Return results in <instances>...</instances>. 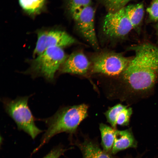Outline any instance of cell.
Wrapping results in <instances>:
<instances>
[{
    "instance_id": "cell-1",
    "label": "cell",
    "mask_w": 158,
    "mask_h": 158,
    "mask_svg": "<svg viewBox=\"0 0 158 158\" xmlns=\"http://www.w3.org/2000/svg\"><path fill=\"white\" fill-rule=\"evenodd\" d=\"M130 49L135 56L122 73L123 78L134 90H148L153 86L158 75V47L144 43Z\"/></svg>"
},
{
    "instance_id": "cell-2",
    "label": "cell",
    "mask_w": 158,
    "mask_h": 158,
    "mask_svg": "<svg viewBox=\"0 0 158 158\" xmlns=\"http://www.w3.org/2000/svg\"><path fill=\"white\" fill-rule=\"evenodd\" d=\"M87 110L88 107L85 104L64 107L48 118L39 119L45 123L47 129L40 145L33 153L36 152L58 134L62 132L75 133L80 123L87 116Z\"/></svg>"
},
{
    "instance_id": "cell-3",
    "label": "cell",
    "mask_w": 158,
    "mask_h": 158,
    "mask_svg": "<svg viewBox=\"0 0 158 158\" xmlns=\"http://www.w3.org/2000/svg\"><path fill=\"white\" fill-rule=\"evenodd\" d=\"M31 96L18 97L13 99L3 98L1 102L5 112L14 121L18 129L34 139L43 131L36 126L35 121L37 118L34 117L29 107L28 102Z\"/></svg>"
},
{
    "instance_id": "cell-4",
    "label": "cell",
    "mask_w": 158,
    "mask_h": 158,
    "mask_svg": "<svg viewBox=\"0 0 158 158\" xmlns=\"http://www.w3.org/2000/svg\"><path fill=\"white\" fill-rule=\"evenodd\" d=\"M67 57L61 47H48L31 61L30 67L25 73L30 75L33 78L42 77L54 83L56 71Z\"/></svg>"
},
{
    "instance_id": "cell-5",
    "label": "cell",
    "mask_w": 158,
    "mask_h": 158,
    "mask_svg": "<svg viewBox=\"0 0 158 158\" xmlns=\"http://www.w3.org/2000/svg\"><path fill=\"white\" fill-rule=\"evenodd\" d=\"M130 60L119 54L103 53L93 59L92 71L109 76L116 75L123 72Z\"/></svg>"
},
{
    "instance_id": "cell-6",
    "label": "cell",
    "mask_w": 158,
    "mask_h": 158,
    "mask_svg": "<svg viewBox=\"0 0 158 158\" xmlns=\"http://www.w3.org/2000/svg\"><path fill=\"white\" fill-rule=\"evenodd\" d=\"M133 28L124 8L114 11H110L106 15L104 20L103 32L110 38L117 39L124 37Z\"/></svg>"
},
{
    "instance_id": "cell-7",
    "label": "cell",
    "mask_w": 158,
    "mask_h": 158,
    "mask_svg": "<svg viewBox=\"0 0 158 158\" xmlns=\"http://www.w3.org/2000/svg\"><path fill=\"white\" fill-rule=\"evenodd\" d=\"M82 36L97 50L99 49L95 26V11L91 5L71 15Z\"/></svg>"
},
{
    "instance_id": "cell-8",
    "label": "cell",
    "mask_w": 158,
    "mask_h": 158,
    "mask_svg": "<svg viewBox=\"0 0 158 158\" xmlns=\"http://www.w3.org/2000/svg\"><path fill=\"white\" fill-rule=\"evenodd\" d=\"M90 65V62L83 52L76 51L67 57L60 68V71L61 73L83 75L86 73Z\"/></svg>"
},
{
    "instance_id": "cell-9",
    "label": "cell",
    "mask_w": 158,
    "mask_h": 158,
    "mask_svg": "<svg viewBox=\"0 0 158 158\" xmlns=\"http://www.w3.org/2000/svg\"><path fill=\"white\" fill-rule=\"evenodd\" d=\"M73 144L80 150L82 158H115L113 155L101 149L96 140L89 138L85 137L82 141L74 140Z\"/></svg>"
},
{
    "instance_id": "cell-10",
    "label": "cell",
    "mask_w": 158,
    "mask_h": 158,
    "mask_svg": "<svg viewBox=\"0 0 158 158\" xmlns=\"http://www.w3.org/2000/svg\"><path fill=\"white\" fill-rule=\"evenodd\" d=\"M132 113L131 108L118 104L110 108L105 114L108 122L115 129L117 125H127Z\"/></svg>"
},
{
    "instance_id": "cell-11",
    "label": "cell",
    "mask_w": 158,
    "mask_h": 158,
    "mask_svg": "<svg viewBox=\"0 0 158 158\" xmlns=\"http://www.w3.org/2000/svg\"><path fill=\"white\" fill-rule=\"evenodd\" d=\"M137 145V142L130 130H116L111 154L113 155L128 148H135Z\"/></svg>"
},
{
    "instance_id": "cell-12",
    "label": "cell",
    "mask_w": 158,
    "mask_h": 158,
    "mask_svg": "<svg viewBox=\"0 0 158 158\" xmlns=\"http://www.w3.org/2000/svg\"><path fill=\"white\" fill-rule=\"evenodd\" d=\"M76 42L74 38L65 31L59 30L47 31L46 38L47 49L51 47L61 48Z\"/></svg>"
},
{
    "instance_id": "cell-13",
    "label": "cell",
    "mask_w": 158,
    "mask_h": 158,
    "mask_svg": "<svg viewBox=\"0 0 158 158\" xmlns=\"http://www.w3.org/2000/svg\"><path fill=\"white\" fill-rule=\"evenodd\" d=\"M19 4L24 13L33 17L44 11L47 0H18Z\"/></svg>"
},
{
    "instance_id": "cell-14",
    "label": "cell",
    "mask_w": 158,
    "mask_h": 158,
    "mask_svg": "<svg viewBox=\"0 0 158 158\" xmlns=\"http://www.w3.org/2000/svg\"><path fill=\"white\" fill-rule=\"evenodd\" d=\"M102 149L106 152L111 154L114 144L115 129L106 124L101 123L99 127Z\"/></svg>"
},
{
    "instance_id": "cell-15",
    "label": "cell",
    "mask_w": 158,
    "mask_h": 158,
    "mask_svg": "<svg viewBox=\"0 0 158 158\" xmlns=\"http://www.w3.org/2000/svg\"><path fill=\"white\" fill-rule=\"evenodd\" d=\"M124 8L133 28L137 27L141 22L144 16V9L142 4L130 5Z\"/></svg>"
},
{
    "instance_id": "cell-16",
    "label": "cell",
    "mask_w": 158,
    "mask_h": 158,
    "mask_svg": "<svg viewBox=\"0 0 158 158\" xmlns=\"http://www.w3.org/2000/svg\"><path fill=\"white\" fill-rule=\"evenodd\" d=\"M47 31L39 30L37 32V39L35 47L33 52V55L38 56L43 53L47 49L46 38Z\"/></svg>"
},
{
    "instance_id": "cell-17",
    "label": "cell",
    "mask_w": 158,
    "mask_h": 158,
    "mask_svg": "<svg viewBox=\"0 0 158 158\" xmlns=\"http://www.w3.org/2000/svg\"><path fill=\"white\" fill-rule=\"evenodd\" d=\"M91 0H68V9L71 15L91 5Z\"/></svg>"
},
{
    "instance_id": "cell-18",
    "label": "cell",
    "mask_w": 158,
    "mask_h": 158,
    "mask_svg": "<svg viewBox=\"0 0 158 158\" xmlns=\"http://www.w3.org/2000/svg\"><path fill=\"white\" fill-rule=\"evenodd\" d=\"M72 148L71 147L65 148L61 146H57L53 149L43 158H59L66 151Z\"/></svg>"
},
{
    "instance_id": "cell-19",
    "label": "cell",
    "mask_w": 158,
    "mask_h": 158,
    "mask_svg": "<svg viewBox=\"0 0 158 158\" xmlns=\"http://www.w3.org/2000/svg\"><path fill=\"white\" fill-rule=\"evenodd\" d=\"M150 18L154 21H158V0H154L147 9Z\"/></svg>"
},
{
    "instance_id": "cell-20",
    "label": "cell",
    "mask_w": 158,
    "mask_h": 158,
    "mask_svg": "<svg viewBox=\"0 0 158 158\" xmlns=\"http://www.w3.org/2000/svg\"><path fill=\"white\" fill-rule=\"evenodd\" d=\"M109 8L112 10H118L121 8L128 0H103Z\"/></svg>"
},
{
    "instance_id": "cell-21",
    "label": "cell",
    "mask_w": 158,
    "mask_h": 158,
    "mask_svg": "<svg viewBox=\"0 0 158 158\" xmlns=\"http://www.w3.org/2000/svg\"><path fill=\"white\" fill-rule=\"evenodd\" d=\"M156 28H157V36L158 40V24L157 25Z\"/></svg>"
},
{
    "instance_id": "cell-22",
    "label": "cell",
    "mask_w": 158,
    "mask_h": 158,
    "mask_svg": "<svg viewBox=\"0 0 158 158\" xmlns=\"http://www.w3.org/2000/svg\"><path fill=\"white\" fill-rule=\"evenodd\" d=\"M132 158V157H128V158ZM140 158L139 157H135V158Z\"/></svg>"
}]
</instances>
